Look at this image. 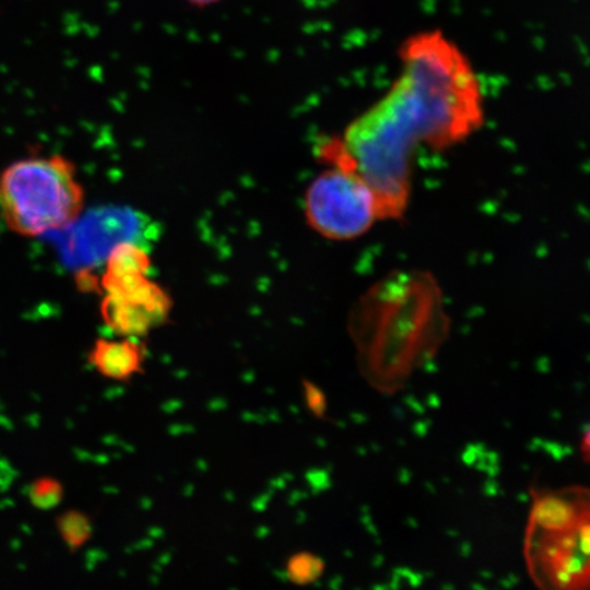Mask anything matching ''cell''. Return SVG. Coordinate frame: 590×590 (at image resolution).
Masks as SVG:
<instances>
[{"label":"cell","mask_w":590,"mask_h":590,"mask_svg":"<svg viewBox=\"0 0 590 590\" xmlns=\"http://www.w3.org/2000/svg\"><path fill=\"white\" fill-rule=\"evenodd\" d=\"M401 70L387 93L418 129L424 147L443 151L479 132L485 89L466 55L446 33L428 30L404 38Z\"/></svg>","instance_id":"cell-1"},{"label":"cell","mask_w":590,"mask_h":590,"mask_svg":"<svg viewBox=\"0 0 590 590\" xmlns=\"http://www.w3.org/2000/svg\"><path fill=\"white\" fill-rule=\"evenodd\" d=\"M524 559L538 590H590L589 487L532 491Z\"/></svg>","instance_id":"cell-2"},{"label":"cell","mask_w":590,"mask_h":590,"mask_svg":"<svg viewBox=\"0 0 590 590\" xmlns=\"http://www.w3.org/2000/svg\"><path fill=\"white\" fill-rule=\"evenodd\" d=\"M86 208L77 167L64 155H33L0 171V215L5 227L35 238L69 229Z\"/></svg>","instance_id":"cell-3"},{"label":"cell","mask_w":590,"mask_h":590,"mask_svg":"<svg viewBox=\"0 0 590 590\" xmlns=\"http://www.w3.org/2000/svg\"><path fill=\"white\" fill-rule=\"evenodd\" d=\"M309 185V227L331 241H353L381 221L378 200L361 176L345 163H330Z\"/></svg>","instance_id":"cell-4"},{"label":"cell","mask_w":590,"mask_h":590,"mask_svg":"<svg viewBox=\"0 0 590 590\" xmlns=\"http://www.w3.org/2000/svg\"><path fill=\"white\" fill-rule=\"evenodd\" d=\"M171 308L167 291L147 278L132 288L104 293L100 314L112 334L140 339L165 324Z\"/></svg>","instance_id":"cell-5"},{"label":"cell","mask_w":590,"mask_h":590,"mask_svg":"<svg viewBox=\"0 0 590 590\" xmlns=\"http://www.w3.org/2000/svg\"><path fill=\"white\" fill-rule=\"evenodd\" d=\"M145 354L137 339L99 338L89 350L88 364L104 379L125 383L144 372Z\"/></svg>","instance_id":"cell-6"},{"label":"cell","mask_w":590,"mask_h":590,"mask_svg":"<svg viewBox=\"0 0 590 590\" xmlns=\"http://www.w3.org/2000/svg\"><path fill=\"white\" fill-rule=\"evenodd\" d=\"M152 260L142 246L122 241L112 246L107 256L105 269L100 286L103 291L125 288L148 278Z\"/></svg>","instance_id":"cell-7"},{"label":"cell","mask_w":590,"mask_h":590,"mask_svg":"<svg viewBox=\"0 0 590 590\" xmlns=\"http://www.w3.org/2000/svg\"><path fill=\"white\" fill-rule=\"evenodd\" d=\"M56 532L62 543L71 553H77L91 541L93 536V522L91 516L81 510H67L55 520Z\"/></svg>","instance_id":"cell-8"},{"label":"cell","mask_w":590,"mask_h":590,"mask_svg":"<svg viewBox=\"0 0 590 590\" xmlns=\"http://www.w3.org/2000/svg\"><path fill=\"white\" fill-rule=\"evenodd\" d=\"M325 561L319 555L301 550L286 561V578L297 587H311L323 577Z\"/></svg>","instance_id":"cell-9"},{"label":"cell","mask_w":590,"mask_h":590,"mask_svg":"<svg viewBox=\"0 0 590 590\" xmlns=\"http://www.w3.org/2000/svg\"><path fill=\"white\" fill-rule=\"evenodd\" d=\"M27 498H30L33 508L37 510H54L64 502L65 487L59 480L54 479V477H38L27 488Z\"/></svg>","instance_id":"cell-10"},{"label":"cell","mask_w":590,"mask_h":590,"mask_svg":"<svg viewBox=\"0 0 590 590\" xmlns=\"http://www.w3.org/2000/svg\"><path fill=\"white\" fill-rule=\"evenodd\" d=\"M303 398H305V407L309 412H311L314 418L324 419V415L327 414L329 402L325 393L319 389L316 385L311 383V381H305L302 385Z\"/></svg>","instance_id":"cell-11"},{"label":"cell","mask_w":590,"mask_h":590,"mask_svg":"<svg viewBox=\"0 0 590 590\" xmlns=\"http://www.w3.org/2000/svg\"><path fill=\"white\" fill-rule=\"evenodd\" d=\"M580 452L582 459L590 465V424L587 426V430L583 431L580 443Z\"/></svg>","instance_id":"cell-12"},{"label":"cell","mask_w":590,"mask_h":590,"mask_svg":"<svg viewBox=\"0 0 590 590\" xmlns=\"http://www.w3.org/2000/svg\"><path fill=\"white\" fill-rule=\"evenodd\" d=\"M185 2L194 5V8H208V5L216 4L222 0H185Z\"/></svg>","instance_id":"cell-13"}]
</instances>
